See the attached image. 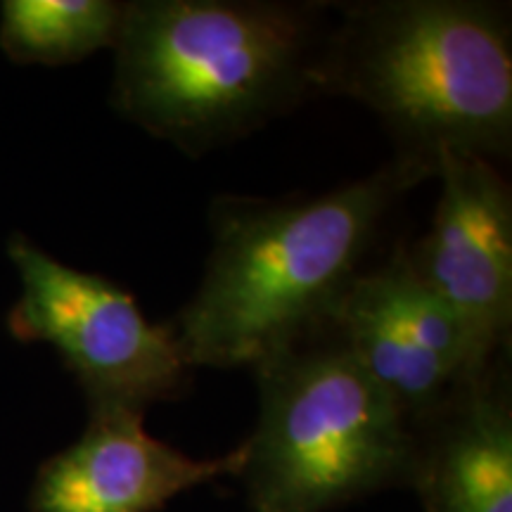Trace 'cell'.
I'll use <instances>...</instances> for the list:
<instances>
[{"label": "cell", "instance_id": "cell-7", "mask_svg": "<svg viewBox=\"0 0 512 512\" xmlns=\"http://www.w3.org/2000/svg\"><path fill=\"white\" fill-rule=\"evenodd\" d=\"M335 332L415 434L496 366L477 368L458 320L403 252L358 275Z\"/></svg>", "mask_w": 512, "mask_h": 512}, {"label": "cell", "instance_id": "cell-8", "mask_svg": "<svg viewBox=\"0 0 512 512\" xmlns=\"http://www.w3.org/2000/svg\"><path fill=\"white\" fill-rule=\"evenodd\" d=\"M245 446L197 460L150 437L145 413L91 408L79 441L41 465L31 512H157L171 498L214 479L240 475Z\"/></svg>", "mask_w": 512, "mask_h": 512}, {"label": "cell", "instance_id": "cell-4", "mask_svg": "<svg viewBox=\"0 0 512 512\" xmlns=\"http://www.w3.org/2000/svg\"><path fill=\"white\" fill-rule=\"evenodd\" d=\"M252 370L259 420L238 477L254 512H328L413 484L418 434L335 330Z\"/></svg>", "mask_w": 512, "mask_h": 512}, {"label": "cell", "instance_id": "cell-2", "mask_svg": "<svg viewBox=\"0 0 512 512\" xmlns=\"http://www.w3.org/2000/svg\"><path fill=\"white\" fill-rule=\"evenodd\" d=\"M328 3L131 0L114 41L112 105L202 157L318 98Z\"/></svg>", "mask_w": 512, "mask_h": 512}, {"label": "cell", "instance_id": "cell-6", "mask_svg": "<svg viewBox=\"0 0 512 512\" xmlns=\"http://www.w3.org/2000/svg\"><path fill=\"white\" fill-rule=\"evenodd\" d=\"M430 233L406 249L415 275L458 320L477 368L508 356L512 325V192L486 157L439 152Z\"/></svg>", "mask_w": 512, "mask_h": 512}, {"label": "cell", "instance_id": "cell-1", "mask_svg": "<svg viewBox=\"0 0 512 512\" xmlns=\"http://www.w3.org/2000/svg\"><path fill=\"white\" fill-rule=\"evenodd\" d=\"M425 178L394 157L320 195L216 197L202 283L169 323L190 368H256L335 330L389 214Z\"/></svg>", "mask_w": 512, "mask_h": 512}, {"label": "cell", "instance_id": "cell-9", "mask_svg": "<svg viewBox=\"0 0 512 512\" xmlns=\"http://www.w3.org/2000/svg\"><path fill=\"white\" fill-rule=\"evenodd\" d=\"M422 512H512V396L503 358L418 432Z\"/></svg>", "mask_w": 512, "mask_h": 512}, {"label": "cell", "instance_id": "cell-5", "mask_svg": "<svg viewBox=\"0 0 512 512\" xmlns=\"http://www.w3.org/2000/svg\"><path fill=\"white\" fill-rule=\"evenodd\" d=\"M22 294L8 313L10 335L43 342L79 380L91 408H131L181 399L192 368L169 325L145 318L131 292L72 268L24 235L8 240Z\"/></svg>", "mask_w": 512, "mask_h": 512}, {"label": "cell", "instance_id": "cell-10", "mask_svg": "<svg viewBox=\"0 0 512 512\" xmlns=\"http://www.w3.org/2000/svg\"><path fill=\"white\" fill-rule=\"evenodd\" d=\"M124 10L117 0H5L0 48L17 64L81 62L114 46Z\"/></svg>", "mask_w": 512, "mask_h": 512}, {"label": "cell", "instance_id": "cell-3", "mask_svg": "<svg viewBox=\"0 0 512 512\" xmlns=\"http://www.w3.org/2000/svg\"><path fill=\"white\" fill-rule=\"evenodd\" d=\"M335 8L318 95L361 102L392 133L396 157L432 174L446 150L491 162L510 155V5L363 0Z\"/></svg>", "mask_w": 512, "mask_h": 512}]
</instances>
